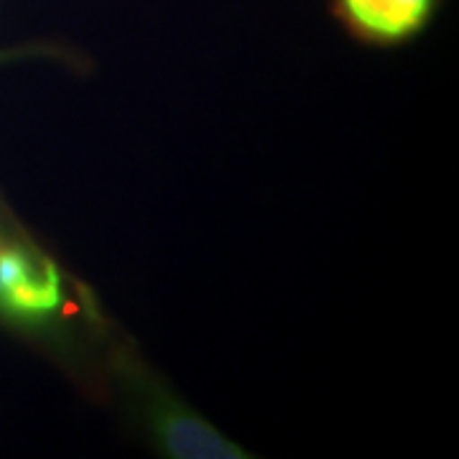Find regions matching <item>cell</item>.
<instances>
[{
	"instance_id": "obj_1",
	"label": "cell",
	"mask_w": 459,
	"mask_h": 459,
	"mask_svg": "<svg viewBox=\"0 0 459 459\" xmlns=\"http://www.w3.org/2000/svg\"><path fill=\"white\" fill-rule=\"evenodd\" d=\"M66 309L65 273L23 232L0 243V319L41 332L62 322Z\"/></svg>"
},
{
	"instance_id": "obj_2",
	"label": "cell",
	"mask_w": 459,
	"mask_h": 459,
	"mask_svg": "<svg viewBox=\"0 0 459 459\" xmlns=\"http://www.w3.org/2000/svg\"><path fill=\"white\" fill-rule=\"evenodd\" d=\"M146 431L156 449L177 459H240L247 452L179 398L143 383L138 388Z\"/></svg>"
},
{
	"instance_id": "obj_3",
	"label": "cell",
	"mask_w": 459,
	"mask_h": 459,
	"mask_svg": "<svg viewBox=\"0 0 459 459\" xmlns=\"http://www.w3.org/2000/svg\"><path fill=\"white\" fill-rule=\"evenodd\" d=\"M439 0H332V11L355 41L377 49L411 44L427 31Z\"/></svg>"
},
{
	"instance_id": "obj_4",
	"label": "cell",
	"mask_w": 459,
	"mask_h": 459,
	"mask_svg": "<svg viewBox=\"0 0 459 459\" xmlns=\"http://www.w3.org/2000/svg\"><path fill=\"white\" fill-rule=\"evenodd\" d=\"M13 232H16V228H13V222H11V220L5 217V210L0 207V243H3L5 238H11Z\"/></svg>"
}]
</instances>
